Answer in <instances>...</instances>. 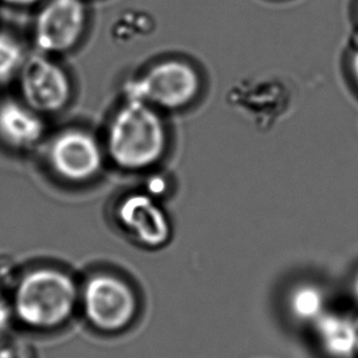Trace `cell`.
<instances>
[{"mask_svg":"<svg viewBox=\"0 0 358 358\" xmlns=\"http://www.w3.org/2000/svg\"><path fill=\"white\" fill-rule=\"evenodd\" d=\"M317 323V335L325 354L351 358L358 352V327L345 315L324 313Z\"/></svg>","mask_w":358,"mask_h":358,"instance_id":"obj_10","label":"cell"},{"mask_svg":"<svg viewBox=\"0 0 358 358\" xmlns=\"http://www.w3.org/2000/svg\"><path fill=\"white\" fill-rule=\"evenodd\" d=\"M4 4L11 5V6H29L42 1V0H0Z\"/></svg>","mask_w":358,"mask_h":358,"instance_id":"obj_15","label":"cell"},{"mask_svg":"<svg viewBox=\"0 0 358 358\" xmlns=\"http://www.w3.org/2000/svg\"><path fill=\"white\" fill-rule=\"evenodd\" d=\"M88 320L102 330H119L130 323L136 312L134 292L124 281L112 275H97L83 290Z\"/></svg>","mask_w":358,"mask_h":358,"instance_id":"obj_6","label":"cell"},{"mask_svg":"<svg viewBox=\"0 0 358 358\" xmlns=\"http://www.w3.org/2000/svg\"><path fill=\"white\" fill-rule=\"evenodd\" d=\"M76 299V286L66 274L39 268L19 281L10 303L20 323L31 329H52L68 320Z\"/></svg>","mask_w":358,"mask_h":358,"instance_id":"obj_1","label":"cell"},{"mask_svg":"<svg viewBox=\"0 0 358 358\" xmlns=\"http://www.w3.org/2000/svg\"><path fill=\"white\" fill-rule=\"evenodd\" d=\"M26 58L19 39L8 32H0V85L19 76Z\"/></svg>","mask_w":358,"mask_h":358,"instance_id":"obj_12","label":"cell"},{"mask_svg":"<svg viewBox=\"0 0 358 358\" xmlns=\"http://www.w3.org/2000/svg\"><path fill=\"white\" fill-rule=\"evenodd\" d=\"M166 145V134L158 114L145 103L131 99L113 119L108 150L121 168L145 169L158 162Z\"/></svg>","mask_w":358,"mask_h":358,"instance_id":"obj_2","label":"cell"},{"mask_svg":"<svg viewBox=\"0 0 358 358\" xmlns=\"http://www.w3.org/2000/svg\"><path fill=\"white\" fill-rule=\"evenodd\" d=\"M86 17L83 0H48L34 20L36 47L47 55L68 52L81 38Z\"/></svg>","mask_w":358,"mask_h":358,"instance_id":"obj_4","label":"cell"},{"mask_svg":"<svg viewBox=\"0 0 358 358\" xmlns=\"http://www.w3.org/2000/svg\"><path fill=\"white\" fill-rule=\"evenodd\" d=\"M0 358H29V356L24 346L17 341L0 335Z\"/></svg>","mask_w":358,"mask_h":358,"instance_id":"obj_13","label":"cell"},{"mask_svg":"<svg viewBox=\"0 0 358 358\" xmlns=\"http://www.w3.org/2000/svg\"><path fill=\"white\" fill-rule=\"evenodd\" d=\"M43 121L34 109L16 101L0 104V140L17 150H29L43 136Z\"/></svg>","mask_w":358,"mask_h":358,"instance_id":"obj_9","label":"cell"},{"mask_svg":"<svg viewBox=\"0 0 358 358\" xmlns=\"http://www.w3.org/2000/svg\"><path fill=\"white\" fill-rule=\"evenodd\" d=\"M19 80L24 104L38 114L58 112L70 98L68 75L47 54L26 58Z\"/></svg>","mask_w":358,"mask_h":358,"instance_id":"obj_5","label":"cell"},{"mask_svg":"<svg viewBox=\"0 0 358 358\" xmlns=\"http://www.w3.org/2000/svg\"><path fill=\"white\" fill-rule=\"evenodd\" d=\"M117 214L120 223L145 246H162L168 241L169 222L150 196L131 194L121 202Z\"/></svg>","mask_w":358,"mask_h":358,"instance_id":"obj_8","label":"cell"},{"mask_svg":"<svg viewBox=\"0 0 358 358\" xmlns=\"http://www.w3.org/2000/svg\"><path fill=\"white\" fill-rule=\"evenodd\" d=\"M49 163L63 179L73 182L86 181L101 169L102 152L92 136L83 131H66L50 145Z\"/></svg>","mask_w":358,"mask_h":358,"instance_id":"obj_7","label":"cell"},{"mask_svg":"<svg viewBox=\"0 0 358 358\" xmlns=\"http://www.w3.org/2000/svg\"><path fill=\"white\" fill-rule=\"evenodd\" d=\"M351 68H352L355 78H356V81H357L358 83V50L355 53L354 58H352V62H351Z\"/></svg>","mask_w":358,"mask_h":358,"instance_id":"obj_16","label":"cell"},{"mask_svg":"<svg viewBox=\"0 0 358 358\" xmlns=\"http://www.w3.org/2000/svg\"><path fill=\"white\" fill-rule=\"evenodd\" d=\"M199 90V75L189 64L165 60L129 85V98L150 107L176 109L189 104Z\"/></svg>","mask_w":358,"mask_h":358,"instance_id":"obj_3","label":"cell"},{"mask_svg":"<svg viewBox=\"0 0 358 358\" xmlns=\"http://www.w3.org/2000/svg\"><path fill=\"white\" fill-rule=\"evenodd\" d=\"M13 313L11 303L6 302L4 297H0V335H4V331L10 324Z\"/></svg>","mask_w":358,"mask_h":358,"instance_id":"obj_14","label":"cell"},{"mask_svg":"<svg viewBox=\"0 0 358 358\" xmlns=\"http://www.w3.org/2000/svg\"><path fill=\"white\" fill-rule=\"evenodd\" d=\"M290 310L296 320L317 322L324 315V297L315 286H301L291 295Z\"/></svg>","mask_w":358,"mask_h":358,"instance_id":"obj_11","label":"cell"}]
</instances>
